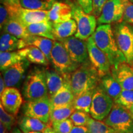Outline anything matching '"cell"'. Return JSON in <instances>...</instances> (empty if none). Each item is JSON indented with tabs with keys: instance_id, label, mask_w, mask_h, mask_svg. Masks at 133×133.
Masks as SVG:
<instances>
[{
	"instance_id": "6da1fadb",
	"label": "cell",
	"mask_w": 133,
	"mask_h": 133,
	"mask_svg": "<svg viewBox=\"0 0 133 133\" xmlns=\"http://www.w3.org/2000/svg\"><path fill=\"white\" fill-rule=\"evenodd\" d=\"M92 36L97 47L107 56L111 68L126 62L124 55L118 47L110 25H99Z\"/></svg>"
},
{
	"instance_id": "7a4b0ae2",
	"label": "cell",
	"mask_w": 133,
	"mask_h": 133,
	"mask_svg": "<svg viewBox=\"0 0 133 133\" xmlns=\"http://www.w3.org/2000/svg\"><path fill=\"white\" fill-rule=\"evenodd\" d=\"M101 77L89 59L70 74V83L75 97L94 90L101 83Z\"/></svg>"
},
{
	"instance_id": "3957f363",
	"label": "cell",
	"mask_w": 133,
	"mask_h": 133,
	"mask_svg": "<svg viewBox=\"0 0 133 133\" xmlns=\"http://www.w3.org/2000/svg\"><path fill=\"white\" fill-rule=\"evenodd\" d=\"M26 101L49 97L46 79V69L43 66H34L25 79L22 89Z\"/></svg>"
},
{
	"instance_id": "277c9868",
	"label": "cell",
	"mask_w": 133,
	"mask_h": 133,
	"mask_svg": "<svg viewBox=\"0 0 133 133\" xmlns=\"http://www.w3.org/2000/svg\"><path fill=\"white\" fill-rule=\"evenodd\" d=\"M113 31L118 47L126 62L133 66V25L122 21L116 23Z\"/></svg>"
},
{
	"instance_id": "5b68a950",
	"label": "cell",
	"mask_w": 133,
	"mask_h": 133,
	"mask_svg": "<svg viewBox=\"0 0 133 133\" xmlns=\"http://www.w3.org/2000/svg\"><path fill=\"white\" fill-rule=\"evenodd\" d=\"M116 133H133V117L130 111L114 104L112 110L104 120Z\"/></svg>"
},
{
	"instance_id": "8992f818",
	"label": "cell",
	"mask_w": 133,
	"mask_h": 133,
	"mask_svg": "<svg viewBox=\"0 0 133 133\" xmlns=\"http://www.w3.org/2000/svg\"><path fill=\"white\" fill-rule=\"evenodd\" d=\"M51 63L54 70L62 75L70 74L80 66L71 59L65 48L59 41H54Z\"/></svg>"
},
{
	"instance_id": "52a82bcc",
	"label": "cell",
	"mask_w": 133,
	"mask_h": 133,
	"mask_svg": "<svg viewBox=\"0 0 133 133\" xmlns=\"http://www.w3.org/2000/svg\"><path fill=\"white\" fill-rule=\"evenodd\" d=\"M72 19L77 25V31L75 35L76 38L87 40L95 32L97 26L96 17L93 14H87L78 5H73Z\"/></svg>"
},
{
	"instance_id": "ba28073f",
	"label": "cell",
	"mask_w": 133,
	"mask_h": 133,
	"mask_svg": "<svg viewBox=\"0 0 133 133\" xmlns=\"http://www.w3.org/2000/svg\"><path fill=\"white\" fill-rule=\"evenodd\" d=\"M114 104V100L99 84L94 90L89 114L92 118L104 121L110 113Z\"/></svg>"
},
{
	"instance_id": "9c48e42d",
	"label": "cell",
	"mask_w": 133,
	"mask_h": 133,
	"mask_svg": "<svg viewBox=\"0 0 133 133\" xmlns=\"http://www.w3.org/2000/svg\"><path fill=\"white\" fill-rule=\"evenodd\" d=\"M53 108L49 97L26 101L22 107L24 116L38 119L46 124L50 123L51 114Z\"/></svg>"
},
{
	"instance_id": "30bf717a",
	"label": "cell",
	"mask_w": 133,
	"mask_h": 133,
	"mask_svg": "<svg viewBox=\"0 0 133 133\" xmlns=\"http://www.w3.org/2000/svg\"><path fill=\"white\" fill-rule=\"evenodd\" d=\"M7 7L9 10L10 18L17 20L25 26L34 23L49 21L48 11L27 9L22 8L21 6Z\"/></svg>"
},
{
	"instance_id": "8fae6325",
	"label": "cell",
	"mask_w": 133,
	"mask_h": 133,
	"mask_svg": "<svg viewBox=\"0 0 133 133\" xmlns=\"http://www.w3.org/2000/svg\"><path fill=\"white\" fill-rule=\"evenodd\" d=\"M89 59L101 78L111 73V65L106 54L97 47L91 36L87 39Z\"/></svg>"
},
{
	"instance_id": "7c38bea8",
	"label": "cell",
	"mask_w": 133,
	"mask_h": 133,
	"mask_svg": "<svg viewBox=\"0 0 133 133\" xmlns=\"http://www.w3.org/2000/svg\"><path fill=\"white\" fill-rule=\"evenodd\" d=\"M59 41L62 43L74 62L81 65L89 60L87 40H83L75 36H71Z\"/></svg>"
},
{
	"instance_id": "4fadbf2b",
	"label": "cell",
	"mask_w": 133,
	"mask_h": 133,
	"mask_svg": "<svg viewBox=\"0 0 133 133\" xmlns=\"http://www.w3.org/2000/svg\"><path fill=\"white\" fill-rule=\"evenodd\" d=\"M124 6L121 0H109L103 6L97 19L98 25L119 23L123 21Z\"/></svg>"
},
{
	"instance_id": "5bb4252c",
	"label": "cell",
	"mask_w": 133,
	"mask_h": 133,
	"mask_svg": "<svg viewBox=\"0 0 133 133\" xmlns=\"http://www.w3.org/2000/svg\"><path fill=\"white\" fill-rule=\"evenodd\" d=\"M30 63L27 59H24L2 71L6 88H16L21 85Z\"/></svg>"
},
{
	"instance_id": "9a60e30c",
	"label": "cell",
	"mask_w": 133,
	"mask_h": 133,
	"mask_svg": "<svg viewBox=\"0 0 133 133\" xmlns=\"http://www.w3.org/2000/svg\"><path fill=\"white\" fill-rule=\"evenodd\" d=\"M1 104L5 110L16 116L23 104L21 92L16 88H6L1 95Z\"/></svg>"
},
{
	"instance_id": "2e32d148",
	"label": "cell",
	"mask_w": 133,
	"mask_h": 133,
	"mask_svg": "<svg viewBox=\"0 0 133 133\" xmlns=\"http://www.w3.org/2000/svg\"><path fill=\"white\" fill-rule=\"evenodd\" d=\"M111 74L123 89L133 90V66L123 62L111 68Z\"/></svg>"
},
{
	"instance_id": "e0dca14e",
	"label": "cell",
	"mask_w": 133,
	"mask_h": 133,
	"mask_svg": "<svg viewBox=\"0 0 133 133\" xmlns=\"http://www.w3.org/2000/svg\"><path fill=\"white\" fill-rule=\"evenodd\" d=\"M64 77V83L62 87L50 98L53 107L72 104L75 99V95L70 83V74H65Z\"/></svg>"
},
{
	"instance_id": "ac0fdd59",
	"label": "cell",
	"mask_w": 133,
	"mask_h": 133,
	"mask_svg": "<svg viewBox=\"0 0 133 133\" xmlns=\"http://www.w3.org/2000/svg\"><path fill=\"white\" fill-rule=\"evenodd\" d=\"M53 44L54 40L49 38L30 35L29 37L25 39H20L19 49H22L29 46H36L45 54L49 62H51V53Z\"/></svg>"
},
{
	"instance_id": "d6986e66",
	"label": "cell",
	"mask_w": 133,
	"mask_h": 133,
	"mask_svg": "<svg viewBox=\"0 0 133 133\" xmlns=\"http://www.w3.org/2000/svg\"><path fill=\"white\" fill-rule=\"evenodd\" d=\"M72 18V8L67 3L56 1L48 11V20L52 24L64 22Z\"/></svg>"
},
{
	"instance_id": "ffe728a7",
	"label": "cell",
	"mask_w": 133,
	"mask_h": 133,
	"mask_svg": "<svg viewBox=\"0 0 133 133\" xmlns=\"http://www.w3.org/2000/svg\"><path fill=\"white\" fill-rule=\"evenodd\" d=\"M26 29L30 35L41 36L56 41L53 30L52 24L49 21L30 24L26 26Z\"/></svg>"
},
{
	"instance_id": "44dd1931",
	"label": "cell",
	"mask_w": 133,
	"mask_h": 133,
	"mask_svg": "<svg viewBox=\"0 0 133 133\" xmlns=\"http://www.w3.org/2000/svg\"><path fill=\"white\" fill-rule=\"evenodd\" d=\"M18 52L30 63L43 66H48L49 64L45 54L36 46H27L18 50Z\"/></svg>"
},
{
	"instance_id": "7402d4cb",
	"label": "cell",
	"mask_w": 133,
	"mask_h": 133,
	"mask_svg": "<svg viewBox=\"0 0 133 133\" xmlns=\"http://www.w3.org/2000/svg\"><path fill=\"white\" fill-rule=\"evenodd\" d=\"M46 79L48 96L51 98L62 87L64 83V75L56 70L46 69Z\"/></svg>"
},
{
	"instance_id": "603a6c76",
	"label": "cell",
	"mask_w": 133,
	"mask_h": 133,
	"mask_svg": "<svg viewBox=\"0 0 133 133\" xmlns=\"http://www.w3.org/2000/svg\"><path fill=\"white\" fill-rule=\"evenodd\" d=\"M52 26L56 41L74 36L77 31V25L73 19L64 22L52 24Z\"/></svg>"
},
{
	"instance_id": "cb8c5ba5",
	"label": "cell",
	"mask_w": 133,
	"mask_h": 133,
	"mask_svg": "<svg viewBox=\"0 0 133 133\" xmlns=\"http://www.w3.org/2000/svg\"><path fill=\"white\" fill-rule=\"evenodd\" d=\"M100 85L114 101L118 97L123 90L120 84L114 78L111 73L101 78Z\"/></svg>"
},
{
	"instance_id": "d4e9b609",
	"label": "cell",
	"mask_w": 133,
	"mask_h": 133,
	"mask_svg": "<svg viewBox=\"0 0 133 133\" xmlns=\"http://www.w3.org/2000/svg\"><path fill=\"white\" fill-rule=\"evenodd\" d=\"M49 124L43 122L38 119L24 115L22 116L19 121L20 129L24 133L29 131L43 132Z\"/></svg>"
},
{
	"instance_id": "484cf974",
	"label": "cell",
	"mask_w": 133,
	"mask_h": 133,
	"mask_svg": "<svg viewBox=\"0 0 133 133\" xmlns=\"http://www.w3.org/2000/svg\"><path fill=\"white\" fill-rule=\"evenodd\" d=\"M4 33H9L19 39H25L30 36L26 26L17 20L10 18L3 28Z\"/></svg>"
},
{
	"instance_id": "4316f807",
	"label": "cell",
	"mask_w": 133,
	"mask_h": 133,
	"mask_svg": "<svg viewBox=\"0 0 133 133\" xmlns=\"http://www.w3.org/2000/svg\"><path fill=\"white\" fill-rule=\"evenodd\" d=\"M94 90L89 91L75 97L72 104L75 110L83 111L88 114L90 113Z\"/></svg>"
},
{
	"instance_id": "83f0119b",
	"label": "cell",
	"mask_w": 133,
	"mask_h": 133,
	"mask_svg": "<svg viewBox=\"0 0 133 133\" xmlns=\"http://www.w3.org/2000/svg\"><path fill=\"white\" fill-rule=\"evenodd\" d=\"M55 2V0H20V5L27 9L49 11Z\"/></svg>"
},
{
	"instance_id": "f1b7e54d",
	"label": "cell",
	"mask_w": 133,
	"mask_h": 133,
	"mask_svg": "<svg viewBox=\"0 0 133 133\" xmlns=\"http://www.w3.org/2000/svg\"><path fill=\"white\" fill-rule=\"evenodd\" d=\"M75 111L72 104L53 107L51 114L50 123L53 121H61L69 119L71 114Z\"/></svg>"
},
{
	"instance_id": "f546056e",
	"label": "cell",
	"mask_w": 133,
	"mask_h": 133,
	"mask_svg": "<svg viewBox=\"0 0 133 133\" xmlns=\"http://www.w3.org/2000/svg\"><path fill=\"white\" fill-rule=\"evenodd\" d=\"M25 58L22 56L17 51L0 52V69L3 71L16 63Z\"/></svg>"
},
{
	"instance_id": "4dcf8cb0",
	"label": "cell",
	"mask_w": 133,
	"mask_h": 133,
	"mask_svg": "<svg viewBox=\"0 0 133 133\" xmlns=\"http://www.w3.org/2000/svg\"><path fill=\"white\" fill-rule=\"evenodd\" d=\"M20 39L16 36L4 33L0 38V51L1 52H11L19 49Z\"/></svg>"
},
{
	"instance_id": "1f68e13d",
	"label": "cell",
	"mask_w": 133,
	"mask_h": 133,
	"mask_svg": "<svg viewBox=\"0 0 133 133\" xmlns=\"http://www.w3.org/2000/svg\"><path fill=\"white\" fill-rule=\"evenodd\" d=\"M86 126L88 129V133H116L104 121L97 120L92 118L89 119Z\"/></svg>"
},
{
	"instance_id": "d6a6232c",
	"label": "cell",
	"mask_w": 133,
	"mask_h": 133,
	"mask_svg": "<svg viewBox=\"0 0 133 133\" xmlns=\"http://www.w3.org/2000/svg\"><path fill=\"white\" fill-rule=\"evenodd\" d=\"M114 103L129 110L133 107V90L123 89Z\"/></svg>"
},
{
	"instance_id": "836d02e7",
	"label": "cell",
	"mask_w": 133,
	"mask_h": 133,
	"mask_svg": "<svg viewBox=\"0 0 133 133\" xmlns=\"http://www.w3.org/2000/svg\"><path fill=\"white\" fill-rule=\"evenodd\" d=\"M0 120L8 131H11L16 123V118L14 115L5 110L2 104H0Z\"/></svg>"
},
{
	"instance_id": "e575fe53",
	"label": "cell",
	"mask_w": 133,
	"mask_h": 133,
	"mask_svg": "<svg viewBox=\"0 0 133 133\" xmlns=\"http://www.w3.org/2000/svg\"><path fill=\"white\" fill-rule=\"evenodd\" d=\"M53 130L56 133H70L74 124L69 118L64 120L53 121L51 123Z\"/></svg>"
},
{
	"instance_id": "d590c367",
	"label": "cell",
	"mask_w": 133,
	"mask_h": 133,
	"mask_svg": "<svg viewBox=\"0 0 133 133\" xmlns=\"http://www.w3.org/2000/svg\"><path fill=\"white\" fill-rule=\"evenodd\" d=\"M90 118V115L87 112L75 110L71 114L70 119L72 121L74 126H86Z\"/></svg>"
},
{
	"instance_id": "8d00e7d4",
	"label": "cell",
	"mask_w": 133,
	"mask_h": 133,
	"mask_svg": "<svg viewBox=\"0 0 133 133\" xmlns=\"http://www.w3.org/2000/svg\"><path fill=\"white\" fill-rule=\"evenodd\" d=\"M124 6L123 21L133 25V3L129 0H121Z\"/></svg>"
},
{
	"instance_id": "74e56055",
	"label": "cell",
	"mask_w": 133,
	"mask_h": 133,
	"mask_svg": "<svg viewBox=\"0 0 133 133\" xmlns=\"http://www.w3.org/2000/svg\"><path fill=\"white\" fill-rule=\"evenodd\" d=\"M10 19V14L9 10L6 6L1 4L0 6V26L1 29L2 30L3 26Z\"/></svg>"
},
{
	"instance_id": "f35d334b",
	"label": "cell",
	"mask_w": 133,
	"mask_h": 133,
	"mask_svg": "<svg viewBox=\"0 0 133 133\" xmlns=\"http://www.w3.org/2000/svg\"><path fill=\"white\" fill-rule=\"evenodd\" d=\"M78 4L87 14H91L93 11V0H76Z\"/></svg>"
},
{
	"instance_id": "ab89813d",
	"label": "cell",
	"mask_w": 133,
	"mask_h": 133,
	"mask_svg": "<svg viewBox=\"0 0 133 133\" xmlns=\"http://www.w3.org/2000/svg\"><path fill=\"white\" fill-rule=\"evenodd\" d=\"M107 1L109 0H93V11L92 13L97 18L100 16L103 6Z\"/></svg>"
},
{
	"instance_id": "60d3db41",
	"label": "cell",
	"mask_w": 133,
	"mask_h": 133,
	"mask_svg": "<svg viewBox=\"0 0 133 133\" xmlns=\"http://www.w3.org/2000/svg\"><path fill=\"white\" fill-rule=\"evenodd\" d=\"M70 133H88L86 126H74Z\"/></svg>"
},
{
	"instance_id": "b9f144b4",
	"label": "cell",
	"mask_w": 133,
	"mask_h": 133,
	"mask_svg": "<svg viewBox=\"0 0 133 133\" xmlns=\"http://www.w3.org/2000/svg\"><path fill=\"white\" fill-rule=\"evenodd\" d=\"M1 4L7 6H18L20 5V0H1Z\"/></svg>"
},
{
	"instance_id": "7bdbcfd3",
	"label": "cell",
	"mask_w": 133,
	"mask_h": 133,
	"mask_svg": "<svg viewBox=\"0 0 133 133\" xmlns=\"http://www.w3.org/2000/svg\"><path fill=\"white\" fill-rule=\"evenodd\" d=\"M6 88V84H5L4 78H3V75L1 74V76H0V96L3 94Z\"/></svg>"
},
{
	"instance_id": "ee69618b",
	"label": "cell",
	"mask_w": 133,
	"mask_h": 133,
	"mask_svg": "<svg viewBox=\"0 0 133 133\" xmlns=\"http://www.w3.org/2000/svg\"><path fill=\"white\" fill-rule=\"evenodd\" d=\"M43 133H56V132H54V130H53L51 124H49V125L48 126V127L43 131Z\"/></svg>"
},
{
	"instance_id": "f6af8a7d",
	"label": "cell",
	"mask_w": 133,
	"mask_h": 133,
	"mask_svg": "<svg viewBox=\"0 0 133 133\" xmlns=\"http://www.w3.org/2000/svg\"><path fill=\"white\" fill-rule=\"evenodd\" d=\"M8 130L3 123L0 124V133H8Z\"/></svg>"
},
{
	"instance_id": "bcb514c9",
	"label": "cell",
	"mask_w": 133,
	"mask_h": 133,
	"mask_svg": "<svg viewBox=\"0 0 133 133\" xmlns=\"http://www.w3.org/2000/svg\"><path fill=\"white\" fill-rule=\"evenodd\" d=\"M10 133H24L22 131L21 129H19V128H14L11 130Z\"/></svg>"
},
{
	"instance_id": "7dc6e473",
	"label": "cell",
	"mask_w": 133,
	"mask_h": 133,
	"mask_svg": "<svg viewBox=\"0 0 133 133\" xmlns=\"http://www.w3.org/2000/svg\"><path fill=\"white\" fill-rule=\"evenodd\" d=\"M25 133H43V132H41V131H29V132H26Z\"/></svg>"
},
{
	"instance_id": "c3c4849f",
	"label": "cell",
	"mask_w": 133,
	"mask_h": 133,
	"mask_svg": "<svg viewBox=\"0 0 133 133\" xmlns=\"http://www.w3.org/2000/svg\"><path fill=\"white\" fill-rule=\"evenodd\" d=\"M129 111H130V112H131V115H132L133 116V107L131 108V109L129 110Z\"/></svg>"
},
{
	"instance_id": "681fc988",
	"label": "cell",
	"mask_w": 133,
	"mask_h": 133,
	"mask_svg": "<svg viewBox=\"0 0 133 133\" xmlns=\"http://www.w3.org/2000/svg\"><path fill=\"white\" fill-rule=\"evenodd\" d=\"M129 1H131V2H132V3H133V0H129Z\"/></svg>"
},
{
	"instance_id": "f907efd6",
	"label": "cell",
	"mask_w": 133,
	"mask_h": 133,
	"mask_svg": "<svg viewBox=\"0 0 133 133\" xmlns=\"http://www.w3.org/2000/svg\"><path fill=\"white\" fill-rule=\"evenodd\" d=\"M132 117H133V116H132Z\"/></svg>"
}]
</instances>
